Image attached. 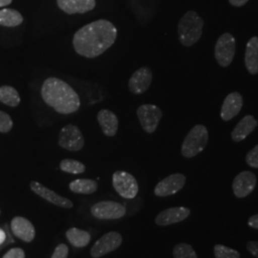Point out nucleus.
<instances>
[{
  "instance_id": "obj_18",
  "label": "nucleus",
  "mask_w": 258,
  "mask_h": 258,
  "mask_svg": "<svg viewBox=\"0 0 258 258\" xmlns=\"http://www.w3.org/2000/svg\"><path fill=\"white\" fill-rule=\"evenodd\" d=\"M56 3L68 15L85 14L96 7V0H56Z\"/></svg>"
},
{
  "instance_id": "obj_10",
  "label": "nucleus",
  "mask_w": 258,
  "mask_h": 258,
  "mask_svg": "<svg viewBox=\"0 0 258 258\" xmlns=\"http://www.w3.org/2000/svg\"><path fill=\"white\" fill-rule=\"evenodd\" d=\"M122 243V237L117 231H110L102 235V237L96 241L90 250V254L93 258H101L119 249Z\"/></svg>"
},
{
  "instance_id": "obj_3",
  "label": "nucleus",
  "mask_w": 258,
  "mask_h": 258,
  "mask_svg": "<svg viewBox=\"0 0 258 258\" xmlns=\"http://www.w3.org/2000/svg\"><path fill=\"white\" fill-rule=\"evenodd\" d=\"M203 28L204 20L196 12H186L178 24V36L180 42L184 46H192L202 37Z\"/></svg>"
},
{
  "instance_id": "obj_14",
  "label": "nucleus",
  "mask_w": 258,
  "mask_h": 258,
  "mask_svg": "<svg viewBox=\"0 0 258 258\" xmlns=\"http://www.w3.org/2000/svg\"><path fill=\"white\" fill-rule=\"evenodd\" d=\"M152 83V71L148 67H141L129 79L128 89L134 95H142Z\"/></svg>"
},
{
  "instance_id": "obj_16",
  "label": "nucleus",
  "mask_w": 258,
  "mask_h": 258,
  "mask_svg": "<svg viewBox=\"0 0 258 258\" xmlns=\"http://www.w3.org/2000/svg\"><path fill=\"white\" fill-rule=\"evenodd\" d=\"M11 231L15 236L26 243L32 242L36 237V229L32 222L21 216L12 219Z\"/></svg>"
},
{
  "instance_id": "obj_12",
  "label": "nucleus",
  "mask_w": 258,
  "mask_h": 258,
  "mask_svg": "<svg viewBox=\"0 0 258 258\" xmlns=\"http://www.w3.org/2000/svg\"><path fill=\"white\" fill-rule=\"evenodd\" d=\"M257 183V178L250 171H243L232 182V191L237 198H244L251 194Z\"/></svg>"
},
{
  "instance_id": "obj_22",
  "label": "nucleus",
  "mask_w": 258,
  "mask_h": 258,
  "mask_svg": "<svg viewBox=\"0 0 258 258\" xmlns=\"http://www.w3.org/2000/svg\"><path fill=\"white\" fill-rule=\"evenodd\" d=\"M66 238L76 248H84L90 243L91 235L88 231L78 228H71L66 231Z\"/></svg>"
},
{
  "instance_id": "obj_9",
  "label": "nucleus",
  "mask_w": 258,
  "mask_h": 258,
  "mask_svg": "<svg viewBox=\"0 0 258 258\" xmlns=\"http://www.w3.org/2000/svg\"><path fill=\"white\" fill-rule=\"evenodd\" d=\"M137 116L142 128L148 134H152L156 131L159 122L163 117V112L156 105L148 103L139 106Z\"/></svg>"
},
{
  "instance_id": "obj_37",
  "label": "nucleus",
  "mask_w": 258,
  "mask_h": 258,
  "mask_svg": "<svg viewBox=\"0 0 258 258\" xmlns=\"http://www.w3.org/2000/svg\"><path fill=\"white\" fill-rule=\"evenodd\" d=\"M13 0H0V7H5L8 6L12 3Z\"/></svg>"
},
{
  "instance_id": "obj_28",
  "label": "nucleus",
  "mask_w": 258,
  "mask_h": 258,
  "mask_svg": "<svg viewBox=\"0 0 258 258\" xmlns=\"http://www.w3.org/2000/svg\"><path fill=\"white\" fill-rule=\"evenodd\" d=\"M213 249L215 258H240V253L237 250L221 244H216Z\"/></svg>"
},
{
  "instance_id": "obj_4",
  "label": "nucleus",
  "mask_w": 258,
  "mask_h": 258,
  "mask_svg": "<svg viewBox=\"0 0 258 258\" xmlns=\"http://www.w3.org/2000/svg\"><path fill=\"white\" fill-rule=\"evenodd\" d=\"M208 142V129L203 124H197L185 136L181 147V153L184 158H194L203 151Z\"/></svg>"
},
{
  "instance_id": "obj_1",
  "label": "nucleus",
  "mask_w": 258,
  "mask_h": 258,
  "mask_svg": "<svg viewBox=\"0 0 258 258\" xmlns=\"http://www.w3.org/2000/svg\"><path fill=\"white\" fill-rule=\"evenodd\" d=\"M118 31L115 25L99 19L79 29L73 37V47L77 54L94 58L106 52L116 41Z\"/></svg>"
},
{
  "instance_id": "obj_17",
  "label": "nucleus",
  "mask_w": 258,
  "mask_h": 258,
  "mask_svg": "<svg viewBox=\"0 0 258 258\" xmlns=\"http://www.w3.org/2000/svg\"><path fill=\"white\" fill-rule=\"evenodd\" d=\"M242 107H243L242 95L238 92L229 94L222 104L221 113H220L222 120L228 121L233 119L235 116L239 114Z\"/></svg>"
},
{
  "instance_id": "obj_36",
  "label": "nucleus",
  "mask_w": 258,
  "mask_h": 258,
  "mask_svg": "<svg viewBox=\"0 0 258 258\" xmlns=\"http://www.w3.org/2000/svg\"><path fill=\"white\" fill-rule=\"evenodd\" d=\"M6 239H7V234H6V232L3 231L2 229H0V246L5 243Z\"/></svg>"
},
{
  "instance_id": "obj_30",
  "label": "nucleus",
  "mask_w": 258,
  "mask_h": 258,
  "mask_svg": "<svg viewBox=\"0 0 258 258\" xmlns=\"http://www.w3.org/2000/svg\"><path fill=\"white\" fill-rule=\"evenodd\" d=\"M246 162L250 167L258 168V145L248 152L246 156Z\"/></svg>"
},
{
  "instance_id": "obj_38",
  "label": "nucleus",
  "mask_w": 258,
  "mask_h": 258,
  "mask_svg": "<svg viewBox=\"0 0 258 258\" xmlns=\"http://www.w3.org/2000/svg\"><path fill=\"white\" fill-rule=\"evenodd\" d=\"M3 246H4V244H3V245H1V246H0V249H1V248H2V247H3Z\"/></svg>"
},
{
  "instance_id": "obj_29",
  "label": "nucleus",
  "mask_w": 258,
  "mask_h": 258,
  "mask_svg": "<svg viewBox=\"0 0 258 258\" xmlns=\"http://www.w3.org/2000/svg\"><path fill=\"white\" fill-rule=\"evenodd\" d=\"M14 122L9 114L0 110V132L8 133L13 128Z\"/></svg>"
},
{
  "instance_id": "obj_31",
  "label": "nucleus",
  "mask_w": 258,
  "mask_h": 258,
  "mask_svg": "<svg viewBox=\"0 0 258 258\" xmlns=\"http://www.w3.org/2000/svg\"><path fill=\"white\" fill-rule=\"evenodd\" d=\"M68 253H69L68 246L66 244L61 243L55 248L51 258H67Z\"/></svg>"
},
{
  "instance_id": "obj_24",
  "label": "nucleus",
  "mask_w": 258,
  "mask_h": 258,
  "mask_svg": "<svg viewBox=\"0 0 258 258\" xmlns=\"http://www.w3.org/2000/svg\"><path fill=\"white\" fill-rule=\"evenodd\" d=\"M23 22V17L19 11L14 9L0 10V25L4 27H17Z\"/></svg>"
},
{
  "instance_id": "obj_6",
  "label": "nucleus",
  "mask_w": 258,
  "mask_h": 258,
  "mask_svg": "<svg viewBox=\"0 0 258 258\" xmlns=\"http://www.w3.org/2000/svg\"><path fill=\"white\" fill-rule=\"evenodd\" d=\"M115 190L125 199H133L139 192V184L135 177L126 171H116L112 177Z\"/></svg>"
},
{
  "instance_id": "obj_33",
  "label": "nucleus",
  "mask_w": 258,
  "mask_h": 258,
  "mask_svg": "<svg viewBox=\"0 0 258 258\" xmlns=\"http://www.w3.org/2000/svg\"><path fill=\"white\" fill-rule=\"evenodd\" d=\"M246 247L254 257L258 258V242H256V241H249L247 243Z\"/></svg>"
},
{
  "instance_id": "obj_5",
  "label": "nucleus",
  "mask_w": 258,
  "mask_h": 258,
  "mask_svg": "<svg viewBox=\"0 0 258 258\" xmlns=\"http://www.w3.org/2000/svg\"><path fill=\"white\" fill-rule=\"evenodd\" d=\"M235 38L230 33H225L217 39L214 48V55L222 67L231 65L235 55Z\"/></svg>"
},
{
  "instance_id": "obj_8",
  "label": "nucleus",
  "mask_w": 258,
  "mask_h": 258,
  "mask_svg": "<svg viewBox=\"0 0 258 258\" xmlns=\"http://www.w3.org/2000/svg\"><path fill=\"white\" fill-rule=\"evenodd\" d=\"M58 146L69 151H80L84 147V138L81 129L74 124H67L60 130Z\"/></svg>"
},
{
  "instance_id": "obj_26",
  "label": "nucleus",
  "mask_w": 258,
  "mask_h": 258,
  "mask_svg": "<svg viewBox=\"0 0 258 258\" xmlns=\"http://www.w3.org/2000/svg\"><path fill=\"white\" fill-rule=\"evenodd\" d=\"M59 168L63 172L71 173V174H82L86 169V167L82 162L73 160V159L62 160L59 164Z\"/></svg>"
},
{
  "instance_id": "obj_11",
  "label": "nucleus",
  "mask_w": 258,
  "mask_h": 258,
  "mask_svg": "<svg viewBox=\"0 0 258 258\" xmlns=\"http://www.w3.org/2000/svg\"><path fill=\"white\" fill-rule=\"evenodd\" d=\"M186 182V178L182 173H175L167 176L157 184L154 194L157 197H167L180 191Z\"/></svg>"
},
{
  "instance_id": "obj_23",
  "label": "nucleus",
  "mask_w": 258,
  "mask_h": 258,
  "mask_svg": "<svg viewBox=\"0 0 258 258\" xmlns=\"http://www.w3.org/2000/svg\"><path fill=\"white\" fill-rule=\"evenodd\" d=\"M72 192L78 194H93L98 189L97 181L92 179H77L69 184Z\"/></svg>"
},
{
  "instance_id": "obj_15",
  "label": "nucleus",
  "mask_w": 258,
  "mask_h": 258,
  "mask_svg": "<svg viewBox=\"0 0 258 258\" xmlns=\"http://www.w3.org/2000/svg\"><path fill=\"white\" fill-rule=\"evenodd\" d=\"M190 214V210L184 207L169 208L160 212L155 218V223L160 227H166L172 224L184 221Z\"/></svg>"
},
{
  "instance_id": "obj_19",
  "label": "nucleus",
  "mask_w": 258,
  "mask_h": 258,
  "mask_svg": "<svg viewBox=\"0 0 258 258\" xmlns=\"http://www.w3.org/2000/svg\"><path fill=\"white\" fill-rule=\"evenodd\" d=\"M98 122L102 133L107 137H114L119 129V119L117 115L110 110L102 109L97 115Z\"/></svg>"
},
{
  "instance_id": "obj_21",
  "label": "nucleus",
  "mask_w": 258,
  "mask_h": 258,
  "mask_svg": "<svg viewBox=\"0 0 258 258\" xmlns=\"http://www.w3.org/2000/svg\"><path fill=\"white\" fill-rule=\"evenodd\" d=\"M245 65L249 74L258 73V37H251L247 43L245 53Z\"/></svg>"
},
{
  "instance_id": "obj_32",
  "label": "nucleus",
  "mask_w": 258,
  "mask_h": 258,
  "mask_svg": "<svg viewBox=\"0 0 258 258\" xmlns=\"http://www.w3.org/2000/svg\"><path fill=\"white\" fill-rule=\"evenodd\" d=\"M2 258H25V251L20 248H14L8 250Z\"/></svg>"
},
{
  "instance_id": "obj_35",
  "label": "nucleus",
  "mask_w": 258,
  "mask_h": 258,
  "mask_svg": "<svg viewBox=\"0 0 258 258\" xmlns=\"http://www.w3.org/2000/svg\"><path fill=\"white\" fill-rule=\"evenodd\" d=\"M249 0H229V2L231 3L232 6L234 7H242L244 6Z\"/></svg>"
},
{
  "instance_id": "obj_13",
  "label": "nucleus",
  "mask_w": 258,
  "mask_h": 258,
  "mask_svg": "<svg viewBox=\"0 0 258 258\" xmlns=\"http://www.w3.org/2000/svg\"><path fill=\"white\" fill-rule=\"evenodd\" d=\"M30 187L33 192H35L42 199L46 200L49 203L53 204L55 206L63 208V209H72L74 207V204L72 201L55 194L54 190L49 189L48 187L38 183L37 181H32L30 183Z\"/></svg>"
},
{
  "instance_id": "obj_2",
  "label": "nucleus",
  "mask_w": 258,
  "mask_h": 258,
  "mask_svg": "<svg viewBox=\"0 0 258 258\" xmlns=\"http://www.w3.org/2000/svg\"><path fill=\"white\" fill-rule=\"evenodd\" d=\"M41 96L46 104L60 114H72L81 107L80 97L74 89L64 81L55 77L44 81Z\"/></svg>"
},
{
  "instance_id": "obj_7",
  "label": "nucleus",
  "mask_w": 258,
  "mask_h": 258,
  "mask_svg": "<svg viewBox=\"0 0 258 258\" xmlns=\"http://www.w3.org/2000/svg\"><path fill=\"white\" fill-rule=\"evenodd\" d=\"M93 216L99 220H116L126 214V208L113 201H102L91 207Z\"/></svg>"
},
{
  "instance_id": "obj_34",
  "label": "nucleus",
  "mask_w": 258,
  "mask_h": 258,
  "mask_svg": "<svg viewBox=\"0 0 258 258\" xmlns=\"http://www.w3.org/2000/svg\"><path fill=\"white\" fill-rule=\"evenodd\" d=\"M248 224H249V226L250 228L258 230V214L252 215V216L249 218Z\"/></svg>"
},
{
  "instance_id": "obj_27",
  "label": "nucleus",
  "mask_w": 258,
  "mask_h": 258,
  "mask_svg": "<svg viewBox=\"0 0 258 258\" xmlns=\"http://www.w3.org/2000/svg\"><path fill=\"white\" fill-rule=\"evenodd\" d=\"M174 258H198L194 248L187 243H179L173 249Z\"/></svg>"
},
{
  "instance_id": "obj_39",
  "label": "nucleus",
  "mask_w": 258,
  "mask_h": 258,
  "mask_svg": "<svg viewBox=\"0 0 258 258\" xmlns=\"http://www.w3.org/2000/svg\"><path fill=\"white\" fill-rule=\"evenodd\" d=\"M0 213H1V211H0Z\"/></svg>"
},
{
  "instance_id": "obj_25",
  "label": "nucleus",
  "mask_w": 258,
  "mask_h": 258,
  "mask_svg": "<svg viewBox=\"0 0 258 258\" xmlns=\"http://www.w3.org/2000/svg\"><path fill=\"white\" fill-rule=\"evenodd\" d=\"M0 102L11 107H17L20 103L19 92L9 85L0 86Z\"/></svg>"
},
{
  "instance_id": "obj_20",
  "label": "nucleus",
  "mask_w": 258,
  "mask_h": 258,
  "mask_svg": "<svg viewBox=\"0 0 258 258\" xmlns=\"http://www.w3.org/2000/svg\"><path fill=\"white\" fill-rule=\"evenodd\" d=\"M257 124V120H255L253 116L248 115L244 117L232 130L231 139L233 140V142H236V143L242 142L243 140L247 138L254 129L256 128Z\"/></svg>"
}]
</instances>
